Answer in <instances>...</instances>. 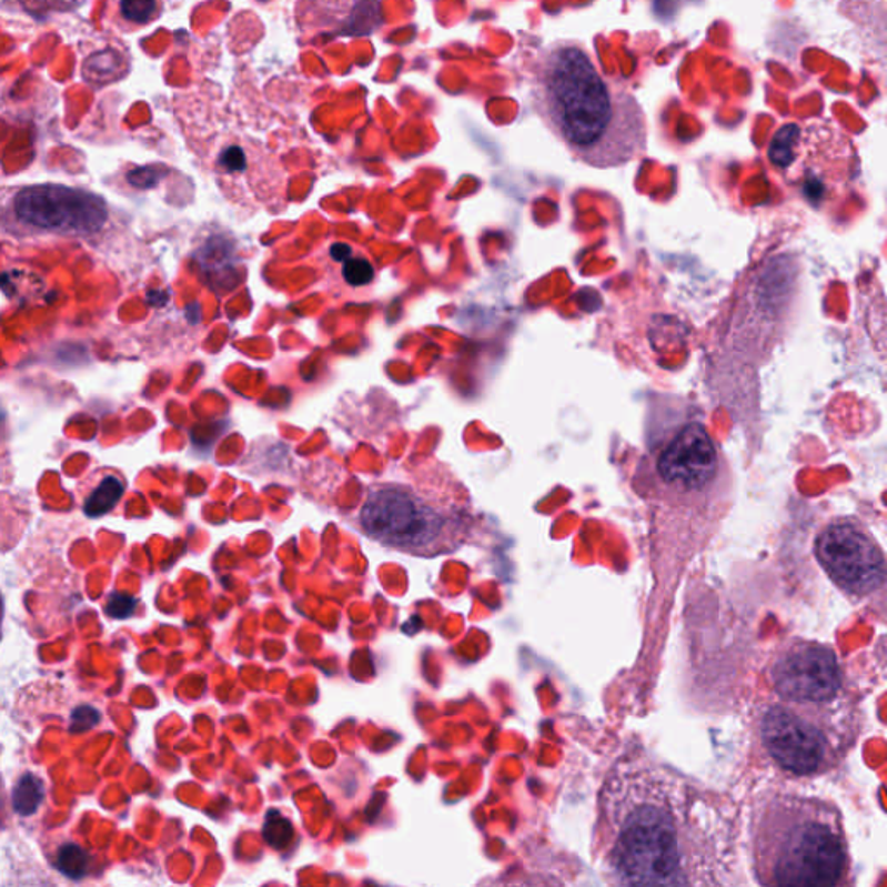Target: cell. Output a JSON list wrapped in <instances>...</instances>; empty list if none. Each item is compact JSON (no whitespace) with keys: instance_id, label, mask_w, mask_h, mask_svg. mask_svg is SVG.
Masks as SVG:
<instances>
[{"instance_id":"obj_11","label":"cell","mask_w":887,"mask_h":887,"mask_svg":"<svg viewBox=\"0 0 887 887\" xmlns=\"http://www.w3.org/2000/svg\"><path fill=\"white\" fill-rule=\"evenodd\" d=\"M46 785L42 778L33 774H24L18 778L12 790V808L20 817H32L44 803Z\"/></svg>"},{"instance_id":"obj_1","label":"cell","mask_w":887,"mask_h":887,"mask_svg":"<svg viewBox=\"0 0 887 887\" xmlns=\"http://www.w3.org/2000/svg\"><path fill=\"white\" fill-rule=\"evenodd\" d=\"M592 846L614 886L734 884L737 830L722 797L643 749L599 785Z\"/></svg>"},{"instance_id":"obj_18","label":"cell","mask_w":887,"mask_h":887,"mask_svg":"<svg viewBox=\"0 0 887 887\" xmlns=\"http://www.w3.org/2000/svg\"><path fill=\"white\" fill-rule=\"evenodd\" d=\"M88 710L89 706L80 707V709L73 710V714H71V732H75L77 734V732H82V729H89L92 728V726L98 725L99 718H101L99 713L92 714L91 718H88V716H85Z\"/></svg>"},{"instance_id":"obj_16","label":"cell","mask_w":887,"mask_h":887,"mask_svg":"<svg viewBox=\"0 0 887 887\" xmlns=\"http://www.w3.org/2000/svg\"><path fill=\"white\" fill-rule=\"evenodd\" d=\"M343 276L354 286H363L373 280L375 273H373L370 262L364 259H351L347 264L343 265Z\"/></svg>"},{"instance_id":"obj_19","label":"cell","mask_w":887,"mask_h":887,"mask_svg":"<svg viewBox=\"0 0 887 887\" xmlns=\"http://www.w3.org/2000/svg\"><path fill=\"white\" fill-rule=\"evenodd\" d=\"M4 596L0 593V642H2V623H4Z\"/></svg>"},{"instance_id":"obj_17","label":"cell","mask_w":887,"mask_h":887,"mask_svg":"<svg viewBox=\"0 0 887 887\" xmlns=\"http://www.w3.org/2000/svg\"><path fill=\"white\" fill-rule=\"evenodd\" d=\"M135 605L138 602L132 596L113 593L107 602V614L113 619H125L134 614Z\"/></svg>"},{"instance_id":"obj_2","label":"cell","mask_w":887,"mask_h":887,"mask_svg":"<svg viewBox=\"0 0 887 887\" xmlns=\"http://www.w3.org/2000/svg\"><path fill=\"white\" fill-rule=\"evenodd\" d=\"M534 110L565 150L593 169H619L647 153V117L629 92L605 79L576 42H555L536 58Z\"/></svg>"},{"instance_id":"obj_7","label":"cell","mask_w":887,"mask_h":887,"mask_svg":"<svg viewBox=\"0 0 887 887\" xmlns=\"http://www.w3.org/2000/svg\"><path fill=\"white\" fill-rule=\"evenodd\" d=\"M769 686L784 703L837 707L846 704V673L827 643L793 638L769 661Z\"/></svg>"},{"instance_id":"obj_10","label":"cell","mask_w":887,"mask_h":887,"mask_svg":"<svg viewBox=\"0 0 887 887\" xmlns=\"http://www.w3.org/2000/svg\"><path fill=\"white\" fill-rule=\"evenodd\" d=\"M302 14L312 18V27L349 36H363L380 23L376 0H304Z\"/></svg>"},{"instance_id":"obj_4","label":"cell","mask_w":887,"mask_h":887,"mask_svg":"<svg viewBox=\"0 0 887 887\" xmlns=\"http://www.w3.org/2000/svg\"><path fill=\"white\" fill-rule=\"evenodd\" d=\"M754 880L762 886H848L853 858L834 800L782 790L754 799L749 818Z\"/></svg>"},{"instance_id":"obj_6","label":"cell","mask_w":887,"mask_h":887,"mask_svg":"<svg viewBox=\"0 0 887 887\" xmlns=\"http://www.w3.org/2000/svg\"><path fill=\"white\" fill-rule=\"evenodd\" d=\"M360 524L371 540L419 556L453 552L463 534V518L454 506L399 482L371 487Z\"/></svg>"},{"instance_id":"obj_13","label":"cell","mask_w":887,"mask_h":887,"mask_svg":"<svg viewBox=\"0 0 887 887\" xmlns=\"http://www.w3.org/2000/svg\"><path fill=\"white\" fill-rule=\"evenodd\" d=\"M89 855L85 849L80 848L79 844H63L56 851V868L71 880L82 879L88 876Z\"/></svg>"},{"instance_id":"obj_3","label":"cell","mask_w":887,"mask_h":887,"mask_svg":"<svg viewBox=\"0 0 887 887\" xmlns=\"http://www.w3.org/2000/svg\"><path fill=\"white\" fill-rule=\"evenodd\" d=\"M734 470L719 442L694 414L652 425L635 465L633 487L666 533L706 536L732 505Z\"/></svg>"},{"instance_id":"obj_12","label":"cell","mask_w":887,"mask_h":887,"mask_svg":"<svg viewBox=\"0 0 887 887\" xmlns=\"http://www.w3.org/2000/svg\"><path fill=\"white\" fill-rule=\"evenodd\" d=\"M123 494V484L117 477H107L99 482L94 493L85 500L83 512L91 518L103 517L117 506Z\"/></svg>"},{"instance_id":"obj_15","label":"cell","mask_w":887,"mask_h":887,"mask_svg":"<svg viewBox=\"0 0 887 887\" xmlns=\"http://www.w3.org/2000/svg\"><path fill=\"white\" fill-rule=\"evenodd\" d=\"M264 837L274 848H283V846H286V844L292 840V825H290L286 818L280 817V815H278V818H271V815H269L268 822H265Z\"/></svg>"},{"instance_id":"obj_14","label":"cell","mask_w":887,"mask_h":887,"mask_svg":"<svg viewBox=\"0 0 887 887\" xmlns=\"http://www.w3.org/2000/svg\"><path fill=\"white\" fill-rule=\"evenodd\" d=\"M159 12V0H122V14L132 23L144 24Z\"/></svg>"},{"instance_id":"obj_20","label":"cell","mask_w":887,"mask_h":887,"mask_svg":"<svg viewBox=\"0 0 887 887\" xmlns=\"http://www.w3.org/2000/svg\"><path fill=\"white\" fill-rule=\"evenodd\" d=\"M6 805V787L4 780H2V775H0V808H4Z\"/></svg>"},{"instance_id":"obj_9","label":"cell","mask_w":887,"mask_h":887,"mask_svg":"<svg viewBox=\"0 0 887 887\" xmlns=\"http://www.w3.org/2000/svg\"><path fill=\"white\" fill-rule=\"evenodd\" d=\"M20 221L70 236L98 233L108 221L103 198L67 185H32L20 191L14 202Z\"/></svg>"},{"instance_id":"obj_5","label":"cell","mask_w":887,"mask_h":887,"mask_svg":"<svg viewBox=\"0 0 887 887\" xmlns=\"http://www.w3.org/2000/svg\"><path fill=\"white\" fill-rule=\"evenodd\" d=\"M837 707L775 703L759 707L756 732L766 756L793 777H822L836 769L855 740L856 729Z\"/></svg>"},{"instance_id":"obj_8","label":"cell","mask_w":887,"mask_h":887,"mask_svg":"<svg viewBox=\"0 0 887 887\" xmlns=\"http://www.w3.org/2000/svg\"><path fill=\"white\" fill-rule=\"evenodd\" d=\"M813 552L828 579L849 598H868L883 592L886 558L876 536L860 518H830L818 531Z\"/></svg>"}]
</instances>
